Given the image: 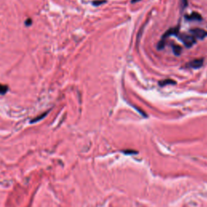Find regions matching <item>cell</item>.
<instances>
[{"label": "cell", "mask_w": 207, "mask_h": 207, "mask_svg": "<svg viewBox=\"0 0 207 207\" xmlns=\"http://www.w3.org/2000/svg\"><path fill=\"white\" fill-rule=\"evenodd\" d=\"M179 30H180V27L177 26V27H175V28H172L168 30L163 35V36L161 37V40L159 41L158 43V46H157V49L159 50H161L164 48L165 46V44H166V40L168 37H170L171 36H178L179 35Z\"/></svg>", "instance_id": "6da1fadb"}, {"label": "cell", "mask_w": 207, "mask_h": 207, "mask_svg": "<svg viewBox=\"0 0 207 207\" xmlns=\"http://www.w3.org/2000/svg\"><path fill=\"white\" fill-rule=\"evenodd\" d=\"M177 36H179L180 40H181L182 42L184 43V45L186 46L187 48H190L193 45L196 44V39L192 35L184 34V35H178Z\"/></svg>", "instance_id": "7a4b0ae2"}, {"label": "cell", "mask_w": 207, "mask_h": 207, "mask_svg": "<svg viewBox=\"0 0 207 207\" xmlns=\"http://www.w3.org/2000/svg\"><path fill=\"white\" fill-rule=\"evenodd\" d=\"M191 35L195 37V39L203 40L207 36V31L202 29V28H192L189 31Z\"/></svg>", "instance_id": "3957f363"}, {"label": "cell", "mask_w": 207, "mask_h": 207, "mask_svg": "<svg viewBox=\"0 0 207 207\" xmlns=\"http://www.w3.org/2000/svg\"><path fill=\"white\" fill-rule=\"evenodd\" d=\"M204 63V59L203 58H198V59H194V60L189 62L186 64L185 67L187 68H192V69H198L203 66Z\"/></svg>", "instance_id": "277c9868"}, {"label": "cell", "mask_w": 207, "mask_h": 207, "mask_svg": "<svg viewBox=\"0 0 207 207\" xmlns=\"http://www.w3.org/2000/svg\"><path fill=\"white\" fill-rule=\"evenodd\" d=\"M185 19L187 20H197V21H200V20H202V15H200L199 13H197V12H192L189 15H185Z\"/></svg>", "instance_id": "5b68a950"}, {"label": "cell", "mask_w": 207, "mask_h": 207, "mask_svg": "<svg viewBox=\"0 0 207 207\" xmlns=\"http://www.w3.org/2000/svg\"><path fill=\"white\" fill-rule=\"evenodd\" d=\"M177 83V82L172 79H164V80H161L159 82V85L160 87H164L167 86L168 84H171V85H175Z\"/></svg>", "instance_id": "8992f818"}, {"label": "cell", "mask_w": 207, "mask_h": 207, "mask_svg": "<svg viewBox=\"0 0 207 207\" xmlns=\"http://www.w3.org/2000/svg\"><path fill=\"white\" fill-rule=\"evenodd\" d=\"M172 51L173 53L175 54V55L179 56L181 54V47L178 45H175V44H172Z\"/></svg>", "instance_id": "52a82bcc"}, {"label": "cell", "mask_w": 207, "mask_h": 207, "mask_svg": "<svg viewBox=\"0 0 207 207\" xmlns=\"http://www.w3.org/2000/svg\"><path fill=\"white\" fill-rule=\"evenodd\" d=\"M50 111H47L46 112H44V113H42L41 115H39V116H37L36 117H35V118H33L32 121H30V123H36V122H37V121H40V120H42L45 116L48 114V112H49Z\"/></svg>", "instance_id": "ba28073f"}, {"label": "cell", "mask_w": 207, "mask_h": 207, "mask_svg": "<svg viewBox=\"0 0 207 207\" xmlns=\"http://www.w3.org/2000/svg\"><path fill=\"white\" fill-rule=\"evenodd\" d=\"M8 91V87L7 85L0 84V95H5Z\"/></svg>", "instance_id": "9c48e42d"}, {"label": "cell", "mask_w": 207, "mask_h": 207, "mask_svg": "<svg viewBox=\"0 0 207 207\" xmlns=\"http://www.w3.org/2000/svg\"><path fill=\"white\" fill-rule=\"evenodd\" d=\"M103 3H105V1H94V2H93V5L95 6L101 5V4H102Z\"/></svg>", "instance_id": "30bf717a"}, {"label": "cell", "mask_w": 207, "mask_h": 207, "mask_svg": "<svg viewBox=\"0 0 207 207\" xmlns=\"http://www.w3.org/2000/svg\"><path fill=\"white\" fill-rule=\"evenodd\" d=\"M32 20H31L30 18L29 19H28L27 20H25V25L26 26H30L32 24Z\"/></svg>", "instance_id": "8fae6325"}, {"label": "cell", "mask_w": 207, "mask_h": 207, "mask_svg": "<svg viewBox=\"0 0 207 207\" xmlns=\"http://www.w3.org/2000/svg\"><path fill=\"white\" fill-rule=\"evenodd\" d=\"M181 2H182V4H183L184 7H186V6H187V3H188L187 0H181Z\"/></svg>", "instance_id": "7c38bea8"}, {"label": "cell", "mask_w": 207, "mask_h": 207, "mask_svg": "<svg viewBox=\"0 0 207 207\" xmlns=\"http://www.w3.org/2000/svg\"><path fill=\"white\" fill-rule=\"evenodd\" d=\"M139 1H141V0H132L131 3H136L139 2Z\"/></svg>", "instance_id": "4fadbf2b"}]
</instances>
